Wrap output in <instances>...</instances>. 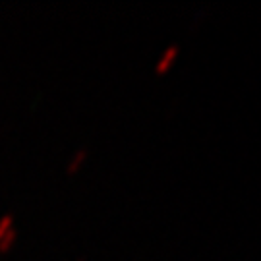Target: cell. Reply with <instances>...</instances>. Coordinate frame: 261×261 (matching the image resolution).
<instances>
[{"mask_svg":"<svg viewBox=\"0 0 261 261\" xmlns=\"http://www.w3.org/2000/svg\"><path fill=\"white\" fill-rule=\"evenodd\" d=\"M85 159H87V149H84V147H82V149H77L72 157L68 159L66 172H68V174H74V172H77V170H80V167L85 163Z\"/></svg>","mask_w":261,"mask_h":261,"instance_id":"6da1fadb","label":"cell"},{"mask_svg":"<svg viewBox=\"0 0 261 261\" xmlns=\"http://www.w3.org/2000/svg\"><path fill=\"white\" fill-rule=\"evenodd\" d=\"M16 242H18V230H16V226H14L12 230H8V232L0 238V253L12 252V248L16 246Z\"/></svg>","mask_w":261,"mask_h":261,"instance_id":"7a4b0ae2","label":"cell"},{"mask_svg":"<svg viewBox=\"0 0 261 261\" xmlns=\"http://www.w3.org/2000/svg\"><path fill=\"white\" fill-rule=\"evenodd\" d=\"M176 56V47H170L168 48V53L163 58H161V62L157 66V74H165L168 68H170V62H172V58Z\"/></svg>","mask_w":261,"mask_h":261,"instance_id":"3957f363","label":"cell"},{"mask_svg":"<svg viewBox=\"0 0 261 261\" xmlns=\"http://www.w3.org/2000/svg\"><path fill=\"white\" fill-rule=\"evenodd\" d=\"M14 221H16L14 213L0 215V238L8 232V230H12V228H14Z\"/></svg>","mask_w":261,"mask_h":261,"instance_id":"277c9868","label":"cell"},{"mask_svg":"<svg viewBox=\"0 0 261 261\" xmlns=\"http://www.w3.org/2000/svg\"><path fill=\"white\" fill-rule=\"evenodd\" d=\"M75 261H85V257H80V259H75Z\"/></svg>","mask_w":261,"mask_h":261,"instance_id":"5b68a950","label":"cell"}]
</instances>
